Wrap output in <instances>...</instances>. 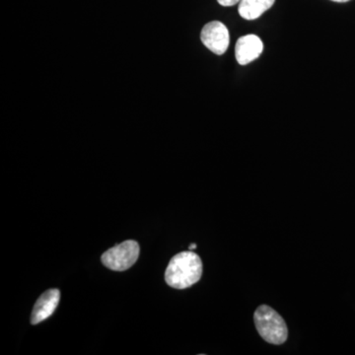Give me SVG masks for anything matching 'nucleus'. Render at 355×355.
<instances>
[{
	"instance_id": "nucleus-1",
	"label": "nucleus",
	"mask_w": 355,
	"mask_h": 355,
	"mask_svg": "<svg viewBox=\"0 0 355 355\" xmlns=\"http://www.w3.org/2000/svg\"><path fill=\"white\" fill-rule=\"evenodd\" d=\"M202 275V263L193 252H182L173 257L165 272L168 286L176 289L188 288L197 284Z\"/></svg>"
},
{
	"instance_id": "nucleus-2",
	"label": "nucleus",
	"mask_w": 355,
	"mask_h": 355,
	"mask_svg": "<svg viewBox=\"0 0 355 355\" xmlns=\"http://www.w3.org/2000/svg\"><path fill=\"white\" fill-rule=\"evenodd\" d=\"M254 324L261 338L272 345H282L288 336L284 320L270 306L261 305L254 314Z\"/></svg>"
},
{
	"instance_id": "nucleus-3",
	"label": "nucleus",
	"mask_w": 355,
	"mask_h": 355,
	"mask_svg": "<svg viewBox=\"0 0 355 355\" xmlns=\"http://www.w3.org/2000/svg\"><path fill=\"white\" fill-rule=\"evenodd\" d=\"M139 245L135 240H128L116 245L102 254L103 265L114 272H123L135 265L139 257Z\"/></svg>"
},
{
	"instance_id": "nucleus-4",
	"label": "nucleus",
	"mask_w": 355,
	"mask_h": 355,
	"mask_svg": "<svg viewBox=\"0 0 355 355\" xmlns=\"http://www.w3.org/2000/svg\"><path fill=\"white\" fill-rule=\"evenodd\" d=\"M200 39L209 51L218 55L227 51L230 42L227 27L219 21L207 23L202 30Z\"/></svg>"
},
{
	"instance_id": "nucleus-5",
	"label": "nucleus",
	"mask_w": 355,
	"mask_h": 355,
	"mask_svg": "<svg viewBox=\"0 0 355 355\" xmlns=\"http://www.w3.org/2000/svg\"><path fill=\"white\" fill-rule=\"evenodd\" d=\"M263 51V44L256 35H246L238 40L235 46V57L238 64L246 65L257 60Z\"/></svg>"
},
{
	"instance_id": "nucleus-6",
	"label": "nucleus",
	"mask_w": 355,
	"mask_h": 355,
	"mask_svg": "<svg viewBox=\"0 0 355 355\" xmlns=\"http://www.w3.org/2000/svg\"><path fill=\"white\" fill-rule=\"evenodd\" d=\"M60 299V292L58 289H50L42 294L33 309L31 323L37 324L51 317L57 309Z\"/></svg>"
},
{
	"instance_id": "nucleus-7",
	"label": "nucleus",
	"mask_w": 355,
	"mask_h": 355,
	"mask_svg": "<svg viewBox=\"0 0 355 355\" xmlns=\"http://www.w3.org/2000/svg\"><path fill=\"white\" fill-rule=\"evenodd\" d=\"M275 0H241L238 11L244 19H258L275 4Z\"/></svg>"
},
{
	"instance_id": "nucleus-8",
	"label": "nucleus",
	"mask_w": 355,
	"mask_h": 355,
	"mask_svg": "<svg viewBox=\"0 0 355 355\" xmlns=\"http://www.w3.org/2000/svg\"><path fill=\"white\" fill-rule=\"evenodd\" d=\"M218 3L222 6H233L235 4L239 3L241 0H217Z\"/></svg>"
},
{
	"instance_id": "nucleus-9",
	"label": "nucleus",
	"mask_w": 355,
	"mask_h": 355,
	"mask_svg": "<svg viewBox=\"0 0 355 355\" xmlns=\"http://www.w3.org/2000/svg\"><path fill=\"white\" fill-rule=\"evenodd\" d=\"M189 249H190L191 251H193V250L197 249V244H191L190 247H189Z\"/></svg>"
},
{
	"instance_id": "nucleus-10",
	"label": "nucleus",
	"mask_w": 355,
	"mask_h": 355,
	"mask_svg": "<svg viewBox=\"0 0 355 355\" xmlns=\"http://www.w3.org/2000/svg\"><path fill=\"white\" fill-rule=\"evenodd\" d=\"M331 1L340 2V3H343V2L349 1V0H331Z\"/></svg>"
}]
</instances>
